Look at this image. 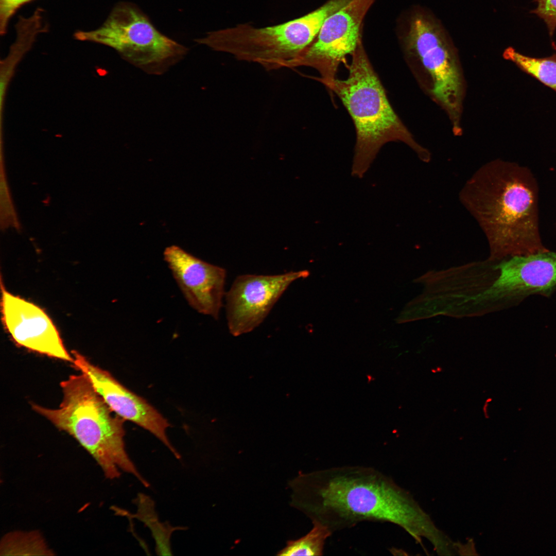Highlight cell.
<instances>
[{
	"instance_id": "obj_5",
	"label": "cell",
	"mask_w": 556,
	"mask_h": 556,
	"mask_svg": "<svg viewBox=\"0 0 556 556\" xmlns=\"http://www.w3.org/2000/svg\"><path fill=\"white\" fill-rule=\"evenodd\" d=\"M406 61L421 88L448 115L460 135L465 81L457 51L443 26L424 10L413 13L402 39Z\"/></svg>"
},
{
	"instance_id": "obj_19",
	"label": "cell",
	"mask_w": 556,
	"mask_h": 556,
	"mask_svg": "<svg viewBox=\"0 0 556 556\" xmlns=\"http://www.w3.org/2000/svg\"><path fill=\"white\" fill-rule=\"evenodd\" d=\"M32 0H0V31L7 32L10 19L22 6Z\"/></svg>"
},
{
	"instance_id": "obj_4",
	"label": "cell",
	"mask_w": 556,
	"mask_h": 556,
	"mask_svg": "<svg viewBox=\"0 0 556 556\" xmlns=\"http://www.w3.org/2000/svg\"><path fill=\"white\" fill-rule=\"evenodd\" d=\"M61 387L63 396L58 408L33 404V410L73 437L94 458L106 478H118L124 471L149 486L126 450L124 420L114 414L86 375H71Z\"/></svg>"
},
{
	"instance_id": "obj_6",
	"label": "cell",
	"mask_w": 556,
	"mask_h": 556,
	"mask_svg": "<svg viewBox=\"0 0 556 556\" xmlns=\"http://www.w3.org/2000/svg\"><path fill=\"white\" fill-rule=\"evenodd\" d=\"M352 0H328L313 11L272 26L240 24L207 33L195 41L267 70L285 68L314 40L325 20Z\"/></svg>"
},
{
	"instance_id": "obj_7",
	"label": "cell",
	"mask_w": 556,
	"mask_h": 556,
	"mask_svg": "<svg viewBox=\"0 0 556 556\" xmlns=\"http://www.w3.org/2000/svg\"><path fill=\"white\" fill-rule=\"evenodd\" d=\"M75 37L110 46L129 63L154 75L165 73L188 51L160 32L137 6L129 2L116 4L99 28L78 31Z\"/></svg>"
},
{
	"instance_id": "obj_15",
	"label": "cell",
	"mask_w": 556,
	"mask_h": 556,
	"mask_svg": "<svg viewBox=\"0 0 556 556\" xmlns=\"http://www.w3.org/2000/svg\"><path fill=\"white\" fill-rule=\"evenodd\" d=\"M53 550L38 531L7 533L0 542L1 555H53Z\"/></svg>"
},
{
	"instance_id": "obj_13",
	"label": "cell",
	"mask_w": 556,
	"mask_h": 556,
	"mask_svg": "<svg viewBox=\"0 0 556 556\" xmlns=\"http://www.w3.org/2000/svg\"><path fill=\"white\" fill-rule=\"evenodd\" d=\"M5 324L20 345L48 356L73 363L51 321L38 306L3 290Z\"/></svg>"
},
{
	"instance_id": "obj_17",
	"label": "cell",
	"mask_w": 556,
	"mask_h": 556,
	"mask_svg": "<svg viewBox=\"0 0 556 556\" xmlns=\"http://www.w3.org/2000/svg\"><path fill=\"white\" fill-rule=\"evenodd\" d=\"M311 529L305 535L296 540H289L286 546L277 552V555L317 556L323 554L326 540L332 533L325 527L312 523Z\"/></svg>"
},
{
	"instance_id": "obj_11",
	"label": "cell",
	"mask_w": 556,
	"mask_h": 556,
	"mask_svg": "<svg viewBox=\"0 0 556 556\" xmlns=\"http://www.w3.org/2000/svg\"><path fill=\"white\" fill-rule=\"evenodd\" d=\"M164 257L188 304L198 312L217 319L224 293L225 269L177 246L166 248Z\"/></svg>"
},
{
	"instance_id": "obj_3",
	"label": "cell",
	"mask_w": 556,
	"mask_h": 556,
	"mask_svg": "<svg viewBox=\"0 0 556 556\" xmlns=\"http://www.w3.org/2000/svg\"><path fill=\"white\" fill-rule=\"evenodd\" d=\"M352 56L348 78L336 79L329 88L341 100L355 125L356 140L352 175L363 178L381 147L390 142L405 143L420 160L428 162L430 152L416 142L390 105L362 39Z\"/></svg>"
},
{
	"instance_id": "obj_12",
	"label": "cell",
	"mask_w": 556,
	"mask_h": 556,
	"mask_svg": "<svg viewBox=\"0 0 556 556\" xmlns=\"http://www.w3.org/2000/svg\"><path fill=\"white\" fill-rule=\"evenodd\" d=\"M501 297L505 308L533 295L548 297L556 290V252L549 249L497 260Z\"/></svg>"
},
{
	"instance_id": "obj_20",
	"label": "cell",
	"mask_w": 556,
	"mask_h": 556,
	"mask_svg": "<svg viewBox=\"0 0 556 556\" xmlns=\"http://www.w3.org/2000/svg\"><path fill=\"white\" fill-rule=\"evenodd\" d=\"M6 183L5 181L2 180L1 183V208H3L4 213L1 214V216L4 215V218L2 219H5L7 217L13 216V210L11 206V203L9 201L8 197V190L7 188Z\"/></svg>"
},
{
	"instance_id": "obj_14",
	"label": "cell",
	"mask_w": 556,
	"mask_h": 556,
	"mask_svg": "<svg viewBox=\"0 0 556 556\" xmlns=\"http://www.w3.org/2000/svg\"><path fill=\"white\" fill-rule=\"evenodd\" d=\"M136 512L131 514L127 511L114 509L119 514L129 518H136L143 522L150 530L155 543V551L158 555H171L170 538L176 530H184L185 527H173L167 523H163L159 518L155 510L153 500L148 495L140 493L134 499Z\"/></svg>"
},
{
	"instance_id": "obj_18",
	"label": "cell",
	"mask_w": 556,
	"mask_h": 556,
	"mask_svg": "<svg viewBox=\"0 0 556 556\" xmlns=\"http://www.w3.org/2000/svg\"><path fill=\"white\" fill-rule=\"evenodd\" d=\"M536 7L531 12L545 23L549 34L552 37L556 29V0H534Z\"/></svg>"
},
{
	"instance_id": "obj_2",
	"label": "cell",
	"mask_w": 556,
	"mask_h": 556,
	"mask_svg": "<svg viewBox=\"0 0 556 556\" xmlns=\"http://www.w3.org/2000/svg\"><path fill=\"white\" fill-rule=\"evenodd\" d=\"M538 188L530 169L502 160L480 167L460 193L489 247V257L501 259L547 250L539 228Z\"/></svg>"
},
{
	"instance_id": "obj_9",
	"label": "cell",
	"mask_w": 556,
	"mask_h": 556,
	"mask_svg": "<svg viewBox=\"0 0 556 556\" xmlns=\"http://www.w3.org/2000/svg\"><path fill=\"white\" fill-rule=\"evenodd\" d=\"M308 275V271L301 270L275 275L238 276L225 295L230 333L237 336L256 328L291 284Z\"/></svg>"
},
{
	"instance_id": "obj_8",
	"label": "cell",
	"mask_w": 556,
	"mask_h": 556,
	"mask_svg": "<svg viewBox=\"0 0 556 556\" xmlns=\"http://www.w3.org/2000/svg\"><path fill=\"white\" fill-rule=\"evenodd\" d=\"M375 0H353L329 16L312 42L285 68L309 66L329 88L336 79L339 66L352 54L362 39L364 18Z\"/></svg>"
},
{
	"instance_id": "obj_16",
	"label": "cell",
	"mask_w": 556,
	"mask_h": 556,
	"mask_svg": "<svg viewBox=\"0 0 556 556\" xmlns=\"http://www.w3.org/2000/svg\"><path fill=\"white\" fill-rule=\"evenodd\" d=\"M503 57L556 92V54L547 57L535 58L522 54L512 47H509L504 51Z\"/></svg>"
},
{
	"instance_id": "obj_1",
	"label": "cell",
	"mask_w": 556,
	"mask_h": 556,
	"mask_svg": "<svg viewBox=\"0 0 556 556\" xmlns=\"http://www.w3.org/2000/svg\"><path fill=\"white\" fill-rule=\"evenodd\" d=\"M288 485L291 506L332 534L362 522H387L419 540L432 527L410 494L374 467L345 465L300 473Z\"/></svg>"
},
{
	"instance_id": "obj_10",
	"label": "cell",
	"mask_w": 556,
	"mask_h": 556,
	"mask_svg": "<svg viewBox=\"0 0 556 556\" xmlns=\"http://www.w3.org/2000/svg\"><path fill=\"white\" fill-rule=\"evenodd\" d=\"M73 364L88 377L97 393L110 409L124 420L132 422L159 439L177 459L179 453L166 435L168 421L145 399L130 391L108 371L90 362L76 351L72 352Z\"/></svg>"
}]
</instances>
